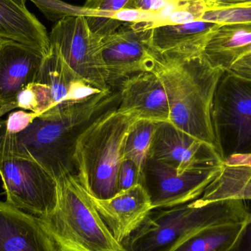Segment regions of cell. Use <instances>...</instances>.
Masks as SVG:
<instances>
[{
    "label": "cell",
    "mask_w": 251,
    "mask_h": 251,
    "mask_svg": "<svg viewBox=\"0 0 251 251\" xmlns=\"http://www.w3.org/2000/svg\"><path fill=\"white\" fill-rule=\"evenodd\" d=\"M228 251H251V213L243 222V227Z\"/></svg>",
    "instance_id": "cell-26"
},
{
    "label": "cell",
    "mask_w": 251,
    "mask_h": 251,
    "mask_svg": "<svg viewBox=\"0 0 251 251\" xmlns=\"http://www.w3.org/2000/svg\"><path fill=\"white\" fill-rule=\"evenodd\" d=\"M0 251H61L37 217L0 201Z\"/></svg>",
    "instance_id": "cell-15"
},
{
    "label": "cell",
    "mask_w": 251,
    "mask_h": 251,
    "mask_svg": "<svg viewBox=\"0 0 251 251\" xmlns=\"http://www.w3.org/2000/svg\"><path fill=\"white\" fill-rule=\"evenodd\" d=\"M203 1H207V0H203Z\"/></svg>",
    "instance_id": "cell-31"
},
{
    "label": "cell",
    "mask_w": 251,
    "mask_h": 251,
    "mask_svg": "<svg viewBox=\"0 0 251 251\" xmlns=\"http://www.w3.org/2000/svg\"><path fill=\"white\" fill-rule=\"evenodd\" d=\"M157 122L138 119L128 131L125 147V159L135 162L144 176Z\"/></svg>",
    "instance_id": "cell-21"
},
{
    "label": "cell",
    "mask_w": 251,
    "mask_h": 251,
    "mask_svg": "<svg viewBox=\"0 0 251 251\" xmlns=\"http://www.w3.org/2000/svg\"><path fill=\"white\" fill-rule=\"evenodd\" d=\"M202 21L212 23H251V6L206 10Z\"/></svg>",
    "instance_id": "cell-23"
},
{
    "label": "cell",
    "mask_w": 251,
    "mask_h": 251,
    "mask_svg": "<svg viewBox=\"0 0 251 251\" xmlns=\"http://www.w3.org/2000/svg\"><path fill=\"white\" fill-rule=\"evenodd\" d=\"M90 196L101 219L115 239L121 243L134 232L153 210L150 196L141 184L106 200Z\"/></svg>",
    "instance_id": "cell-14"
},
{
    "label": "cell",
    "mask_w": 251,
    "mask_h": 251,
    "mask_svg": "<svg viewBox=\"0 0 251 251\" xmlns=\"http://www.w3.org/2000/svg\"><path fill=\"white\" fill-rule=\"evenodd\" d=\"M55 210L38 218L61 251H125L94 206L89 193L73 173L57 179Z\"/></svg>",
    "instance_id": "cell-5"
},
{
    "label": "cell",
    "mask_w": 251,
    "mask_h": 251,
    "mask_svg": "<svg viewBox=\"0 0 251 251\" xmlns=\"http://www.w3.org/2000/svg\"><path fill=\"white\" fill-rule=\"evenodd\" d=\"M50 51L82 79L101 91L111 89L101 56V37L90 29L83 14L65 16L49 34Z\"/></svg>",
    "instance_id": "cell-7"
},
{
    "label": "cell",
    "mask_w": 251,
    "mask_h": 251,
    "mask_svg": "<svg viewBox=\"0 0 251 251\" xmlns=\"http://www.w3.org/2000/svg\"><path fill=\"white\" fill-rule=\"evenodd\" d=\"M206 10L218 9L231 8V7H249L251 0H207L205 1Z\"/></svg>",
    "instance_id": "cell-28"
},
{
    "label": "cell",
    "mask_w": 251,
    "mask_h": 251,
    "mask_svg": "<svg viewBox=\"0 0 251 251\" xmlns=\"http://www.w3.org/2000/svg\"><path fill=\"white\" fill-rule=\"evenodd\" d=\"M36 117H38V115L32 112L26 113L23 110L15 112L7 118L4 131L7 134H18L26 129Z\"/></svg>",
    "instance_id": "cell-25"
},
{
    "label": "cell",
    "mask_w": 251,
    "mask_h": 251,
    "mask_svg": "<svg viewBox=\"0 0 251 251\" xmlns=\"http://www.w3.org/2000/svg\"><path fill=\"white\" fill-rule=\"evenodd\" d=\"M155 22L152 47L160 57H190L203 54L219 24L204 21L170 24Z\"/></svg>",
    "instance_id": "cell-17"
},
{
    "label": "cell",
    "mask_w": 251,
    "mask_h": 251,
    "mask_svg": "<svg viewBox=\"0 0 251 251\" xmlns=\"http://www.w3.org/2000/svg\"><path fill=\"white\" fill-rule=\"evenodd\" d=\"M118 106L94 119L76 139L74 149L75 174L94 199L106 200L119 193L118 176L125 156L126 140L138 120L133 112Z\"/></svg>",
    "instance_id": "cell-3"
},
{
    "label": "cell",
    "mask_w": 251,
    "mask_h": 251,
    "mask_svg": "<svg viewBox=\"0 0 251 251\" xmlns=\"http://www.w3.org/2000/svg\"><path fill=\"white\" fill-rule=\"evenodd\" d=\"M212 124L223 160L251 153V80L225 71L215 90Z\"/></svg>",
    "instance_id": "cell-6"
},
{
    "label": "cell",
    "mask_w": 251,
    "mask_h": 251,
    "mask_svg": "<svg viewBox=\"0 0 251 251\" xmlns=\"http://www.w3.org/2000/svg\"><path fill=\"white\" fill-rule=\"evenodd\" d=\"M153 21L126 22L101 39V56L109 87L131 76L153 72L159 55L151 43Z\"/></svg>",
    "instance_id": "cell-9"
},
{
    "label": "cell",
    "mask_w": 251,
    "mask_h": 251,
    "mask_svg": "<svg viewBox=\"0 0 251 251\" xmlns=\"http://www.w3.org/2000/svg\"><path fill=\"white\" fill-rule=\"evenodd\" d=\"M243 222L216 224L202 228L174 251H228L237 239Z\"/></svg>",
    "instance_id": "cell-20"
},
{
    "label": "cell",
    "mask_w": 251,
    "mask_h": 251,
    "mask_svg": "<svg viewBox=\"0 0 251 251\" xmlns=\"http://www.w3.org/2000/svg\"><path fill=\"white\" fill-rule=\"evenodd\" d=\"M230 72L251 80V57L246 54L237 60L229 69Z\"/></svg>",
    "instance_id": "cell-29"
},
{
    "label": "cell",
    "mask_w": 251,
    "mask_h": 251,
    "mask_svg": "<svg viewBox=\"0 0 251 251\" xmlns=\"http://www.w3.org/2000/svg\"><path fill=\"white\" fill-rule=\"evenodd\" d=\"M117 108L133 112L143 120L169 122L168 97L162 81L153 72L131 76L120 85Z\"/></svg>",
    "instance_id": "cell-16"
},
{
    "label": "cell",
    "mask_w": 251,
    "mask_h": 251,
    "mask_svg": "<svg viewBox=\"0 0 251 251\" xmlns=\"http://www.w3.org/2000/svg\"><path fill=\"white\" fill-rule=\"evenodd\" d=\"M251 23L218 25L205 47L203 55L218 69L228 71L250 51Z\"/></svg>",
    "instance_id": "cell-19"
},
{
    "label": "cell",
    "mask_w": 251,
    "mask_h": 251,
    "mask_svg": "<svg viewBox=\"0 0 251 251\" xmlns=\"http://www.w3.org/2000/svg\"><path fill=\"white\" fill-rule=\"evenodd\" d=\"M144 176L138 166L131 159H125L121 165L118 176L119 193L128 190L137 184H143Z\"/></svg>",
    "instance_id": "cell-24"
},
{
    "label": "cell",
    "mask_w": 251,
    "mask_h": 251,
    "mask_svg": "<svg viewBox=\"0 0 251 251\" xmlns=\"http://www.w3.org/2000/svg\"><path fill=\"white\" fill-rule=\"evenodd\" d=\"M19 2L22 3V4H25V2H26V0H18Z\"/></svg>",
    "instance_id": "cell-30"
},
{
    "label": "cell",
    "mask_w": 251,
    "mask_h": 251,
    "mask_svg": "<svg viewBox=\"0 0 251 251\" xmlns=\"http://www.w3.org/2000/svg\"><path fill=\"white\" fill-rule=\"evenodd\" d=\"M119 92L109 89L54 107L18 134L0 131V153L35 161L56 179L67 173L75 174L76 139L94 119L119 105Z\"/></svg>",
    "instance_id": "cell-1"
},
{
    "label": "cell",
    "mask_w": 251,
    "mask_h": 251,
    "mask_svg": "<svg viewBox=\"0 0 251 251\" xmlns=\"http://www.w3.org/2000/svg\"><path fill=\"white\" fill-rule=\"evenodd\" d=\"M224 164L225 166L243 171L251 181V153L231 156Z\"/></svg>",
    "instance_id": "cell-27"
},
{
    "label": "cell",
    "mask_w": 251,
    "mask_h": 251,
    "mask_svg": "<svg viewBox=\"0 0 251 251\" xmlns=\"http://www.w3.org/2000/svg\"><path fill=\"white\" fill-rule=\"evenodd\" d=\"M224 165L196 168L178 174L172 168L148 159L143 185L153 209L184 204L199 199L218 177Z\"/></svg>",
    "instance_id": "cell-10"
},
{
    "label": "cell",
    "mask_w": 251,
    "mask_h": 251,
    "mask_svg": "<svg viewBox=\"0 0 251 251\" xmlns=\"http://www.w3.org/2000/svg\"><path fill=\"white\" fill-rule=\"evenodd\" d=\"M149 159L178 174L196 168L224 165L217 149L179 129L170 122H157Z\"/></svg>",
    "instance_id": "cell-11"
},
{
    "label": "cell",
    "mask_w": 251,
    "mask_h": 251,
    "mask_svg": "<svg viewBox=\"0 0 251 251\" xmlns=\"http://www.w3.org/2000/svg\"><path fill=\"white\" fill-rule=\"evenodd\" d=\"M153 72L166 92L169 122L217 149L211 113L224 71L212 66L201 54L190 57L159 56Z\"/></svg>",
    "instance_id": "cell-2"
},
{
    "label": "cell",
    "mask_w": 251,
    "mask_h": 251,
    "mask_svg": "<svg viewBox=\"0 0 251 251\" xmlns=\"http://www.w3.org/2000/svg\"><path fill=\"white\" fill-rule=\"evenodd\" d=\"M0 177L9 204L37 218L55 210L57 179L38 162L0 153Z\"/></svg>",
    "instance_id": "cell-8"
},
{
    "label": "cell",
    "mask_w": 251,
    "mask_h": 251,
    "mask_svg": "<svg viewBox=\"0 0 251 251\" xmlns=\"http://www.w3.org/2000/svg\"><path fill=\"white\" fill-rule=\"evenodd\" d=\"M136 0H86L85 16L115 19V13L121 10H134Z\"/></svg>",
    "instance_id": "cell-22"
},
{
    "label": "cell",
    "mask_w": 251,
    "mask_h": 251,
    "mask_svg": "<svg viewBox=\"0 0 251 251\" xmlns=\"http://www.w3.org/2000/svg\"><path fill=\"white\" fill-rule=\"evenodd\" d=\"M237 198L206 201L153 210L122 244L125 251H174L189 237L216 224L243 222L249 212Z\"/></svg>",
    "instance_id": "cell-4"
},
{
    "label": "cell",
    "mask_w": 251,
    "mask_h": 251,
    "mask_svg": "<svg viewBox=\"0 0 251 251\" xmlns=\"http://www.w3.org/2000/svg\"><path fill=\"white\" fill-rule=\"evenodd\" d=\"M47 55L13 40L0 38V116L16 108L18 95L35 80Z\"/></svg>",
    "instance_id": "cell-13"
},
{
    "label": "cell",
    "mask_w": 251,
    "mask_h": 251,
    "mask_svg": "<svg viewBox=\"0 0 251 251\" xmlns=\"http://www.w3.org/2000/svg\"><path fill=\"white\" fill-rule=\"evenodd\" d=\"M29 85L35 95L38 116L57 106L88 98L101 91L51 51L44 59L36 79Z\"/></svg>",
    "instance_id": "cell-12"
},
{
    "label": "cell",
    "mask_w": 251,
    "mask_h": 251,
    "mask_svg": "<svg viewBox=\"0 0 251 251\" xmlns=\"http://www.w3.org/2000/svg\"><path fill=\"white\" fill-rule=\"evenodd\" d=\"M0 38L13 40L46 55L50 51L45 26L18 0H0Z\"/></svg>",
    "instance_id": "cell-18"
}]
</instances>
